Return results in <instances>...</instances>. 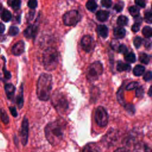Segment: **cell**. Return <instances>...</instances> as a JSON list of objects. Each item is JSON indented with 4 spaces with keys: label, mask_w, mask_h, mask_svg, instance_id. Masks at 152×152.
I'll use <instances>...</instances> for the list:
<instances>
[{
    "label": "cell",
    "mask_w": 152,
    "mask_h": 152,
    "mask_svg": "<svg viewBox=\"0 0 152 152\" xmlns=\"http://www.w3.org/2000/svg\"><path fill=\"white\" fill-rule=\"evenodd\" d=\"M34 11H30V12H29V14H28L29 17H28V20H31L33 19V17H34Z\"/></svg>",
    "instance_id": "cell-50"
},
{
    "label": "cell",
    "mask_w": 152,
    "mask_h": 152,
    "mask_svg": "<svg viewBox=\"0 0 152 152\" xmlns=\"http://www.w3.org/2000/svg\"><path fill=\"white\" fill-rule=\"evenodd\" d=\"M16 103L19 109H21L23 106L24 99H23V84L21 85L20 88V91L16 97Z\"/></svg>",
    "instance_id": "cell-18"
},
{
    "label": "cell",
    "mask_w": 152,
    "mask_h": 152,
    "mask_svg": "<svg viewBox=\"0 0 152 152\" xmlns=\"http://www.w3.org/2000/svg\"><path fill=\"white\" fill-rule=\"evenodd\" d=\"M9 109H10V113L11 114L14 116V117H17V112L16 110V109L15 107H9Z\"/></svg>",
    "instance_id": "cell-45"
},
{
    "label": "cell",
    "mask_w": 152,
    "mask_h": 152,
    "mask_svg": "<svg viewBox=\"0 0 152 152\" xmlns=\"http://www.w3.org/2000/svg\"><path fill=\"white\" fill-rule=\"evenodd\" d=\"M131 69V65L128 64L124 63L122 61H118L116 66V69L119 72L129 71Z\"/></svg>",
    "instance_id": "cell-22"
},
{
    "label": "cell",
    "mask_w": 152,
    "mask_h": 152,
    "mask_svg": "<svg viewBox=\"0 0 152 152\" xmlns=\"http://www.w3.org/2000/svg\"><path fill=\"white\" fill-rule=\"evenodd\" d=\"M144 20L146 23L151 24L152 23V13L150 10L146 11L144 14Z\"/></svg>",
    "instance_id": "cell-33"
},
{
    "label": "cell",
    "mask_w": 152,
    "mask_h": 152,
    "mask_svg": "<svg viewBox=\"0 0 152 152\" xmlns=\"http://www.w3.org/2000/svg\"><path fill=\"white\" fill-rule=\"evenodd\" d=\"M86 7L87 9L91 12L94 11L97 7V4L94 1H88L86 4Z\"/></svg>",
    "instance_id": "cell-25"
},
{
    "label": "cell",
    "mask_w": 152,
    "mask_h": 152,
    "mask_svg": "<svg viewBox=\"0 0 152 152\" xmlns=\"http://www.w3.org/2000/svg\"><path fill=\"white\" fill-rule=\"evenodd\" d=\"M20 137L22 144L24 146L27 144L28 137V121L26 117H24L20 131Z\"/></svg>",
    "instance_id": "cell-8"
},
{
    "label": "cell",
    "mask_w": 152,
    "mask_h": 152,
    "mask_svg": "<svg viewBox=\"0 0 152 152\" xmlns=\"http://www.w3.org/2000/svg\"><path fill=\"white\" fill-rule=\"evenodd\" d=\"M2 71H3L4 75V77H5V78H7V79H10V78H11V73H10L8 71H7V70L6 69V67H5V64H4V65Z\"/></svg>",
    "instance_id": "cell-43"
},
{
    "label": "cell",
    "mask_w": 152,
    "mask_h": 152,
    "mask_svg": "<svg viewBox=\"0 0 152 152\" xmlns=\"http://www.w3.org/2000/svg\"><path fill=\"white\" fill-rule=\"evenodd\" d=\"M138 84L139 83L137 81H133V82H131L130 83H129L125 89L126 90H134L135 88H137L138 87Z\"/></svg>",
    "instance_id": "cell-34"
},
{
    "label": "cell",
    "mask_w": 152,
    "mask_h": 152,
    "mask_svg": "<svg viewBox=\"0 0 152 152\" xmlns=\"http://www.w3.org/2000/svg\"><path fill=\"white\" fill-rule=\"evenodd\" d=\"M124 84L122 85L120 88H119L118 92H117V100L118 102L120 103L121 105L125 106L126 104L125 99H124Z\"/></svg>",
    "instance_id": "cell-17"
},
{
    "label": "cell",
    "mask_w": 152,
    "mask_h": 152,
    "mask_svg": "<svg viewBox=\"0 0 152 152\" xmlns=\"http://www.w3.org/2000/svg\"><path fill=\"white\" fill-rule=\"evenodd\" d=\"M136 96L137 97H141L143 96L144 93V88L142 86L138 87L136 90Z\"/></svg>",
    "instance_id": "cell-38"
},
{
    "label": "cell",
    "mask_w": 152,
    "mask_h": 152,
    "mask_svg": "<svg viewBox=\"0 0 152 152\" xmlns=\"http://www.w3.org/2000/svg\"><path fill=\"white\" fill-rule=\"evenodd\" d=\"M37 30H38V27L37 24H30L24 31L23 32L24 36L27 39L34 38L35 36H36Z\"/></svg>",
    "instance_id": "cell-10"
},
{
    "label": "cell",
    "mask_w": 152,
    "mask_h": 152,
    "mask_svg": "<svg viewBox=\"0 0 152 152\" xmlns=\"http://www.w3.org/2000/svg\"><path fill=\"white\" fill-rule=\"evenodd\" d=\"M101 4L103 7L108 8L112 5V1L110 0H102L101 1Z\"/></svg>",
    "instance_id": "cell-41"
},
{
    "label": "cell",
    "mask_w": 152,
    "mask_h": 152,
    "mask_svg": "<svg viewBox=\"0 0 152 152\" xmlns=\"http://www.w3.org/2000/svg\"><path fill=\"white\" fill-rule=\"evenodd\" d=\"M21 1L19 0H11L7 2V4L10 6L13 10H18L21 7Z\"/></svg>",
    "instance_id": "cell-24"
},
{
    "label": "cell",
    "mask_w": 152,
    "mask_h": 152,
    "mask_svg": "<svg viewBox=\"0 0 152 152\" xmlns=\"http://www.w3.org/2000/svg\"><path fill=\"white\" fill-rule=\"evenodd\" d=\"M103 71V68L102 63L99 61L94 62L88 67L86 72V77L89 81H94L97 80L99 76L102 75Z\"/></svg>",
    "instance_id": "cell-5"
},
{
    "label": "cell",
    "mask_w": 152,
    "mask_h": 152,
    "mask_svg": "<svg viewBox=\"0 0 152 152\" xmlns=\"http://www.w3.org/2000/svg\"><path fill=\"white\" fill-rule=\"evenodd\" d=\"M83 152H102V151L97 144L90 142L84 147Z\"/></svg>",
    "instance_id": "cell-14"
},
{
    "label": "cell",
    "mask_w": 152,
    "mask_h": 152,
    "mask_svg": "<svg viewBox=\"0 0 152 152\" xmlns=\"http://www.w3.org/2000/svg\"><path fill=\"white\" fill-rule=\"evenodd\" d=\"M96 18L97 20L104 22L107 20L109 16V12L107 11H104V10H100L96 12Z\"/></svg>",
    "instance_id": "cell-16"
},
{
    "label": "cell",
    "mask_w": 152,
    "mask_h": 152,
    "mask_svg": "<svg viewBox=\"0 0 152 152\" xmlns=\"http://www.w3.org/2000/svg\"><path fill=\"white\" fill-rule=\"evenodd\" d=\"M5 30V25L0 21V34H2L4 32Z\"/></svg>",
    "instance_id": "cell-49"
},
{
    "label": "cell",
    "mask_w": 152,
    "mask_h": 152,
    "mask_svg": "<svg viewBox=\"0 0 152 152\" xmlns=\"http://www.w3.org/2000/svg\"><path fill=\"white\" fill-rule=\"evenodd\" d=\"M62 18L65 26H74L80 21L81 16L77 10H71L65 12Z\"/></svg>",
    "instance_id": "cell-6"
},
{
    "label": "cell",
    "mask_w": 152,
    "mask_h": 152,
    "mask_svg": "<svg viewBox=\"0 0 152 152\" xmlns=\"http://www.w3.org/2000/svg\"><path fill=\"white\" fill-rule=\"evenodd\" d=\"M144 46L146 49H150L151 48V41L149 39H146L144 40Z\"/></svg>",
    "instance_id": "cell-46"
},
{
    "label": "cell",
    "mask_w": 152,
    "mask_h": 152,
    "mask_svg": "<svg viewBox=\"0 0 152 152\" xmlns=\"http://www.w3.org/2000/svg\"><path fill=\"white\" fill-rule=\"evenodd\" d=\"M24 42L23 40H20L12 46L11 48V52L15 56H19L24 52Z\"/></svg>",
    "instance_id": "cell-11"
},
{
    "label": "cell",
    "mask_w": 152,
    "mask_h": 152,
    "mask_svg": "<svg viewBox=\"0 0 152 152\" xmlns=\"http://www.w3.org/2000/svg\"><path fill=\"white\" fill-rule=\"evenodd\" d=\"M82 48L86 52H90L94 48V41L93 38L89 35L84 36L81 40Z\"/></svg>",
    "instance_id": "cell-9"
},
{
    "label": "cell",
    "mask_w": 152,
    "mask_h": 152,
    "mask_svg": "<svg viewBox=\"0 0 152 152\" xmlns=\"http://www.w3.org/2000/svg\"><path fill=\"white\" fill-rule=\"evenodd\" d=\"M126 34L125 28L121 27H115L113 30V35L116 39H123Z\"/></svg>",
    "instance_id": "cell-20"
},
{
    "label": "cell",
    "mask_w": 152,
    "mask_h": 152,
    "mask_svg": "<svg viewBox=\"0 0 152 152\" xmlns=\"http://www.w3.org/2000/svg\"><path fill=\"white\" fill-rule=\"evenodd\" d=\"M135 3L137 4V5L144 8L145 7V2L144 1H135Z\"/></svg>",
    "instance_id": "cell-47"
},
{
    "label": "cell",
    "mask_w": 152,
    "mask_h": 152,
    "mask_svg": "<svg viewBox=\"0 0 152 152\" xmlns=\"http://www.w3.org/2000/svg\"><path fill=\"white\" fill-rule=\"evenodd\" d=\"M139 60L141 62H142L144 64H148L150 62V57L148 55H147L145 53H142L140 55Z\"/></svg>",
    "instance_id": "cell-29"
},
{
    "label": "cell",
    "mask_w": 152,
    "mask_h": 152,
    "mask_svg": "<svg viewBox=\"0 0 152 152\" xmlns=\"http://www.w3.org/2000/svg\"><path fill=\"white\" fill-rule=\"evenodd\" d=\"M64 129L65 125L62 122L56 121L49 123L45 128L46 138L50 144L58 145L63 139Z\"/></svg>",
    "instance_id": "cell-1"
},
{
    "label": "cell",
    "mask_w": 152,
    "mask_h": 152,
    "mask_svg": "<svg viewBox=\"0 0 152 152\" xmlns=\"http://www.w3.org/2000/svg\"><path fill=\"white\" fill-rule=\"evenodd\" d=\"M143 35L147 39H150L152 36V29L150 26H145L142 30Z\"/></svg>",
    "instance_id": "cell-28"
},
{
    "label": "cell",
    "mask_w": 152,
    "mask_h": 152,
    "mask_svg": "<svg viewBox=\"0 0 152 152\" xmlns=\"http://www.w3.org/2000/svg\"><path fill=\"white\" fill-rule=\"evenodd\" d=\"M130 14L134 17H137L139 16L140 9L136 6H131L128 9Z\"/></svg>",
    "instance_id": "cell-30"
},
{
    "label": "cell",
    "mask_w": 152,
    "mask_h": 152,
    "mask_svg": "<svg viewBox=\"0 0 152 152\" xmlns=\"http://www.w3.org/2000/svg\"><path fill=\"white\" fill-rule=\"evenodd\" d=\"M28 7L31 9H34L37 6V2L35 0H31L27 2Z\"/></svg>",
    "instance_id": "cell-39"
},
{
    "label": "cell",
    "mask_w": 152,
    "mask_h": 152,
    "mask_svg": "<svg viewBox=\"0 0 152 152\" xmlns=\"http://www.w3.org/2000/svg\"><path fill=\"white\" fill-rule=\"evenodd\" d=\"M18 32H19L18 28L16 26H11L9 28V30H8V34H9V35H10L11 36H14L17 35L18 33Z\"/></svg>",
    "instance_id": "cell-32"
},
{
    "label": "cell",
    "mask_w": 152,
    "mask_h": 152,
    "mask_svg": "<svg viewBox=\"0 0 152 152\" xmlns=\"http://www.w3.org/2000/svg\"><path fill=\"white\" fill-rule=\"evenodd\" d=\"M52 103L56 111L59 113H65L69 109V102L66 96L62 93L55 91L52 97Z\"/></svg>",
    "instance_id": "cell-4"
},
{
    "label": "cell",
    "mask_w": 152,
    "mask_h": 152,
    "mask_svg": "<svg viewBox=\"0 0 152 152\" xmlns=\"http://www.w3.org/2000/svg\"><path fill=\"white\" fill-rule=\"evenodd\" d=\"M124 7V3L122 1H119V2H117L116 4H115L113 8L116 10V11L121 12L122 11Z\"/></svg>",
    "instance_id": "cell-35"
},
{
    "label": "cell",
    "mask_w": 152,
    "mask_h": 152,
    "mask_svg": "<svg viewBox=\"0 0 152 152\" xmlns=\"http://www.w3.org/2000/svg\"><path fill=\"white\" fill-rule=\"evenodd\" d=\"M0 117L2 122L4 124L7 125L9 123V116L4 109L0 110Z\"/></svg>",
    "instance_id": "cell-26"
},
{
    "label": "cell",
    "mask_w": 152,
    "mask_h": 152,
    "mask_svg": "<svg viewBox=\"0 0 152 152\" xmlns=\"http://www.w3.org/2000/svg\"><path fill=\"white\" fill-rule=\"evenodd\" d=\"M125 59L130 63H134L136 61V57L135 54L133 52H129L125 54Z\"/></svg>",
    "instance_id": "cell-31"
},
{
    "label": "cell",
    "mask_w": 152,
    "mask_h": 152,
    "mask_svg": "<svg viewBox=\"0 0 152 152\" xmlns=\"http://www.w3.org/2000/svg\"><path fill=\"white\" fill-rule=\"evenodd\" d=\"M0 17L4 21L8 22L12 18V14L9 10L3 8V10L0 12Z\"/></svg>",
    "instance_id": "cell-21"
},
{
    "label": "cell",
    "mask_w": 152,
    "mask_h": 152,
    "mask_svg": "<svg viewBox=\"0 0 152 152\" xmlns=\"http://www.w3.org/2000/svg\"><path fill=\"white\" fill-rule=\"evenodd\" d=\"M140 24H138V23H135L131 27V30L132 31L136 33L137 31H138L140 30Z\"/></svg>",
    "instance_id": "cell-44"
},
{
    "label": "cell",
    "mask_w": 152,
    "mask_h": 152,
    "mask_svg": "<svg viewBox=\"0 0 152 152\" xmlns=\"http://www.w3.org/2000/svg\"><path fill=\"white\" fill-rule=\"evenodd\" d=\"M133 42H134V45L135 47L138 49L141 45L142 42V39L140 36H137L134 38Z\"/></svg>",
    "instance_id": "cell-36"
},
{
    "label": "cell",
    "mask_w": 152,
    "mask_h": 152,
    "mask_svg": "<svg viewBox=\"0 0 152 152\" xmlns=\"http://www.w3.org/2000/svg\"><path fill=\"white\" fill-rule=\"evenodd\" d=\"M128 19L125 15L119 16L118 17V19H117V21H116L118 25L119 26H126V24L128 23Z\"/></svg>",
    "instance_id": "cell-27"
},
{
    "label": "cell",
    "mask_w": 152,
    "mask_h": 152,
    "mask_svg": "<svg viewBox=\"0 0 152 152\" xmlns=\"http://www.w3.org/2000/svg\"><path fill=\"white\" fill-rule=\"evenodd\" d=\"M114 152H130V151L126 148L121 147V148L116 149Z\"/></svg>",
    "instance_id": "cell-48"
},
{
    "label": "cell",
    "mask_w": 152,
    "mask_h": 152,
    "mask_svg": "<svg viewBox=\"0 0 152 152\" xmlns=\"http://www.w3.org/2000/svg\"><path fill=\"white\" fill-rule=\"evenodd\" d=\"M116 133L115 131H110L104 137V143L107 145H110L111 144L115 143V141H116Z\"/></svg>",
    "instance_id": "cell-12"
},
{
    "label": "cell",
    "mask_w": 152,
    "mask_h": 152,
    "mask_svg": "<svg viewBox=\"0 0 152 152\" xmlns=\"http://www.w3.org/2000/svg\"><path fill=\"white\" fill-rule=\"evenodd\" d=\"M59 63V53L54 48H47L43 53V64L48 71L55 70Z\"/></svg>",
    "instance_id": "cell-3"
},
{
    "label": "cell",
    "mask_w": 152,
    "mask_h": 152,
    "mask_svg": "<svg viewBox=\"0 0 152 152\" xmlns=\"http://www.w3.org/2000/svg\"><path fill=\"white\" fill-rule=\"evenodd\" d=\"M151 77H152V73L150 71H147L144 75V77H143V79L145 81H149L151 80Z\"/></svg>",
    "instance_id": "cell-42"
},
{
    "label": "cell",
    "mask_w": 152,
    "mask_h": 152,
    "mask_svg": "<svg viewBox=\"0 0 152 152\" xmlns=\"http://www.w3.org/2000/svg\"><path fill=\"white\" fill-rule=\"evenodd\" d=\"M133 152H151V150L147 144L140 142L134 146Z\"/></svg>",
    "instance_id": "cell-13"
},
{
    "label": "cell",
    "mask_w": 152,
    "mask_h": 152,
    "mask_svg": "<svg viewBox=\"0 0 152 152\" xmlns=\"http://www.w3.org/2000/svg\"><path fill=\"white\" fill-rule=\"evenodd\" d=\"M4 88L7 98L10 100H12L15 90V87L11 83H8L5 84Z\"/></svg>",
    "instance_id": "cell-15"
},
{
    "label": "cell",
    "mask_w": 152,
    "mask_h": 152,
    "mask_svg": "<svg viewBox=\"0 0 152 152\" xmlns=\"http://www.w3.org/2000/svg\"><path fill=\"white\" fill-rule=\"evenodd\" d=\"M151 87H150L149 88V91H148V94H149V96H151Z\"/></svg>",
    "instance_id": "cell-51"
},
{
    "label": "cell",
    "mask_w": 152,
    "mask_h": 152,
    "mask_svg": "<svg viewBox=\"0 0 152 152\" xmlns=\"http://www.w3.org/2000/svg\"><path fill=\"white\" fill-rule=\"evenodd\" d=\"M117 50L119 53H123V54H126L128 53V49H127L126 46L125 45H123V44L119 45Z\"/></svg>",
    "instance_id": "cell-37"
},
{
    "label": "cell",
    "mask_w": 152,
    "mask_h": 152,
    "mask_svg": "<svg viewBox=\"0 0 152 152\" xmlns=\"http://www.w3.org/2000/svg\"><path fill=\"white\" fill-rule=\"evenodd\" d=\"M145 71V68L142 65H137L133 69V73L135 76L139 77L142 75Z\"/></svg>",
    "instance_id": "cell-23"
},
{
    "label": "cell",
    "mask_w": 152,
    "mask_h": 152,
    "mask_svg": "<svg viewBox=\"0 0 152 152\" xmlns=\"http://www.w3.org/2000/svg\"><path fill=\"white\" fill-rule=\"evenodd\" d=\"M96 124L100 127H104L108 123L109 116L106 109L103 106H98L95 111L94 115Z\"/></svg>",
    "instance_id": "cell-7"
},
{
    "label": "cell",
    "mask_w": 152,
    "mask_h": 152,
    "mask_svg": "<svg viewBox=\"0 0 152 152\" xmlns=\"http://www.w3.org/2000/svg\"><path fill=\"white\" fill-rule=\"evenodd\" d=\"M0 52H1V49H0Z\"/></svg>",
    "instance_id": "cell-52"
},
{
    "label": "cell",
    "mask_w": 152,
    "mask_h": 152,
    "mask_svg": "<svg viewBox=\"0 0 152 152\" xmlns=\"http://www.w3.org/2000/svg\"><path fill=\"white\" fill-rule=\"evenodd\" d=\"M126 109V110L130 113H134L135 112V108L134 106L132 104H125V106H124Z\"/></svg>",
    "instance_id": "cell-40"
},
{
    "label": "cell",
    "mask_w": 152,
    "mask_h": 152,
    "mask_svg": "<svg viewBox=\"0 0 152 152\" xmlns=\"http://www.w3.org/2000/svg\"><path fill=\"white\" fill-rule=\"evenodd\" d=\"M52 88V75L47 73L41 74L37 83L36 94L38 99L42 101L48 100L50 96Z\"/></svg>",
    "instance_id": "cell-2"
},
{
    "label": "cell",
    "mask_w": 152,
    "mask_h": 152,
    "mask_svg": "<svg viewBox=\"0 0 152 152\" xmlns=\"http://www.w3.org/2000/svg\"><path fill=\"white\" fill-rule=\"evenodd\" d=\"M97 31L100 36L103 38H106L108 36V28L105 25H99L97 27Z\"/></svg>",
    "instance_id": "cell-19"
}]
</instances>
